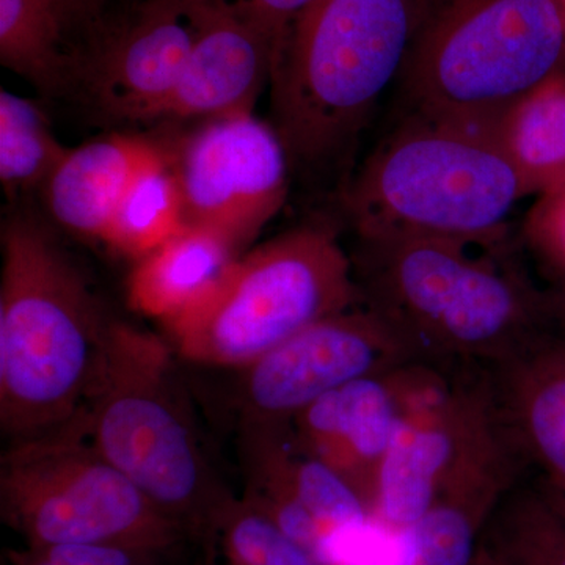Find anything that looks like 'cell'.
I'll list each match as a JSON object with an SVG mask.
<instances>
[{"label": "cell", "instance_id": "6da1fadb", "mask_svg": "<svg viewBox=\"0 0 565 565\" xmlns=\"http://www.w3.org/2000/svg\"><path fill=\"white\" fill-rule=\"evenodd\" d=\"M355 234L360 307L408 363L493 370L550 337L557 323L511 244L481 245L401 232Z\"/></svg>", "mask_w": 565, "mask_h": 565}, {"label": "cell", "instance_id": "7a4b0ae2", "mask_svg": "<svg viewBox=\"0 0 565 565\" xmlns=\"http://www.w3.org/2000/svg\"><path fill=\"white\" fill-rule=\"evenodd\" d=\"M111 323L50 230L22 215L3 225L0 427L10 445L79 423Z\"/></svg>", "mask_w": 565, "mask_h": 565}, {"label": "cell", "instance_id": "3957f363", "mask_svg": "<svg viewBox=\"0 0 565 565\" xmlns=\"http://www.w3.org/2000/svg\"><path fill=\"white\" fill-rule=\"evenodd\" d=\"M433 0H316L275 63L274 128L292 170L322 174L353 148L404 63Z\"/></svg>", "mask_w": 565, "mask_h": 565}, {"label": "cell", "instance_id": "277c9868", "mask_svg": "<svg viewBox=\"0 0 565 565\" xmlns=\"http://www.w3.org/2000/svg\"><path fill=\"white\" fill-rule=\"evenodd\" d=\"M525 188L493 132L416 115L379 141L341 191L353 233L401 232L509 244Z\"/></svg>", "mask_w": 565, "mask_h": 565}, {"label": "cell", "instance_id": "5b68a950", "mask_svg": "<svg viewBox=\"0 0 565 565\" xmlns=\"http://www.w3.org/2000/svg\"><path fill=\"white\" fill-rule=\"evenodd\" d=\"M172 352L156 334L111 323L102 374L77 426L191 537L214 541L236 498L207 463L177 388Z\"/></svg>", "mask_w": 565, "mask_h": 565}, {"label": "cell", "instance_id": "8992f818", "mask_svg": "<svg viewBox=\"0 0 565 565\" xmlns=\"http://www.w3.org/2000/svg\"><path fill=\"white\" fill-rule=\"evenodd\" d=\"M564 71L556 0H433L397 87L404 114L493 132L505 111Z\"/></svg>", "mask_w": 565, "mask_h": 565}, {"label": "cell", "instance_id": "52a82bcc", "mask_svg": "<svg viewBox=\"0 0 565 565\" xmlns=\"http://www.w3.org/2000/svg\"><path fill=\"white\" fill-rule=\"evenodd\" d=\"M356 307L351 253L332 225L308 223L241 256L211 302L167 332L182 359L239 370Z\"/></svg>", "mask_w": 565, "mask_h": 565}, {"label": "cell", "instance_id": "ba28073f", "mask_svg": "<svg viewBox=\"0 0 565 565\" xmlns=\"http://www.w3.org/2000/svg\"><path fill=\"white\" fill-rule=\"evenodd\" d=\"M0 508L28 546L106 545L154 556L191 537L77 426L10 445L0 460Z\"/></svg>", "mask_w": 565, "mask_h": 565}, {"label": "cell", "instance_id": "9c48e42d", "mask_svg": "<svg viewBox=\"0 0 565 565\" xmlns=\"http://www.w3.org/2000/svg\"><path fill=\"white\" fill-rule=\"evenodd\" d=\"M170 159L185 223L214 230L241 250L286 203L288 151L274 125L253 114L204 120Z\"/></svg>", "mask_w": 565, "mask_h": 565}, {"label": "cell", "instance_id": "30bf717a", "mask_svg": "<svg viewBox=\"0 0 565 565\" xmlns=\"http://www.w3.org/2000/svg\"><path fill=\"white\" fill-rule=\"evenodd\" d=\"M407 363L362 307L323 319L237 370L244 430L247 437L291 433L294 419L323 394Z\"/></svg>", "mask_w": 565, "mask_h": 565}, {"label": "cell", "instance_id": "8fae6325", "mask_svg": "<svg viewBox=\"0 0 565 565\" xmlns=\"http://www.w3.org/2000/svg\"><path fill=\"white\" fill-rule=\"evenodd\" d=\"M202 0H141L81 52L76 84L115 120L156 121L200 31Z\"/></svg>", "mask_w": 565, "mask_h": 565}, {"label": "cell", "instance_id": "7c38bea8", "mask_svg": "<svg viewBox=\"0 0 565 565\" xmlns=\"http://www.w3.org/2000/svg\"><path fill=\"white\" fill-rule=\"evenodd\" d=\"M277 58V40L262 22L225 0H202L199 36L158 120L253 114Z\"/></svg>", "mask_w": 565, "mask_h": 565}, {"label": "cell", "instance_id": "4fadbf2b", "mask_svg": "<svg viewBox=\"0 0 565 565\" xmlns=\"http://www.w3.org/2000/svg\"><path fill=\"white\" fill-rule=\"evenodd\" d=\"M393 371L323 394L291 427L294 445L343 476L373 514L379 473L399 419Z\"/></svg>", "mask_w": 565, "mask_h": 565}, {"label": "cell", "instance_id": "5bb4252c", "mask_svg": "<svg viewBox=\"0 0 565 565\" xmlns=\"http://www.w3.org/2000/svg\"><path fill=\"white\" fill-rule=\"evenodd\" d=\"M498 418L541 484L565 492V341L550 337L489 370Z\"/></svg>", "mask_w": 565, "mask_h": 565}, {"label": "cell", "instance_id": "9a60e30c", "mask_svg": "<svg viewBox=\"0 0 565 565\" xmlns=\"http://www.w3.org/2000/svg\"><path fill=\"white\" fill-rule=\"evenodd\" d=\"M163 152L150 140L125 134L70 150L44 185L52 218L66 232L104 243L126 192Z\"/></svg>", "mask_w": 565, "mask_h": 565}, {"label": "cell", "instance_id": "2e32d148", "mask_svg": "<svg viewBox=\"0 0 565 565\" xmlns=\"http://www.w3.org/2000/svg\"><path fill=\"white\" fill-rule=\"evenodd\" d=\"M241 256V248L223 234L185 225L136 263L128 302L170 329L211 302Z\"/></svg>", "mask_w": 565, "mask_h": 565}, {"label": "cell", "instance_id": "e0dca14e", "mask_svg": "<svg viewBox=\"0 0 565 565\" xmlns=\"http://www.w3.org/2000/svg\"><path fill=\"white\" fill-rule=\"evenodd\" d=\"M520 475L494 471L449 486L411 525L393 533L386 565H471L490 519Z\"/></svg>", "mask_w": 565, "mask_h": 565}, {"label": "cell", "instance_id": "ac0fdd59", "mask_svg": "<svg viewBox=\"0 0 565 565\" xmlns=\"http://www.w3.org/2000/svg\"><path fill=\"white\" fill-rule=\"evenodd\" d=\"M61 0H0V62L44 93L76 84L81 50Z\"/></svg>", "mask_w": 565, "mask_h": 565}, {"label": "cell", "instance_id": "d6986e66", "mask_svg": "<svg viewBox=\"0 0 565 565\" xmlns=\"http://www.w3.org/2000/svg\"><path fill=\"white\" fill-rule=\"evenodd\" d=\"M526 196L565 182V71L514 104L493 129Z\"/></svg>", "mask_w": 565, "mask_h": 565}, {"label": "cell", "instance_id": "ffe728a7", "mask_svg": "<svg viewBox=\"0 0 565 565\" xmlns=\"http://www.w3.org/2000/svg\"><path fill=\"white\" fill-rule=\"evenodd\" d=\"M185 225L177 173L170 154L163 152L126 192L104 244L139 262L172 239Z\"/></svg>", "mask_w": 565, "mask_h": 565}, {"label": "cell", "instance_id": "44dd1931", "mask_svg": "<svg viewBox=\"0 0 565 565\" xmlns=\"http://www.w3.org/2000/svg\"><path fill=\"white\" fill-rule=\"evenodd\" d=\"M484 542L501 565H565V520L539 484L505 494Z\"/></svg>", "mask_w": 565, "mask_h": 565}, {"label": "cell", "instance_id": "7402d4cb", "mask_svg": "<svg viewBox=\"0 0 565 565\" xmlns=\"http://www.w3.org/2000/svg\"><path fill=\"white\" fill-rule=\"evenodd\" d=\"M68 151L35 103L0 92V181L7 193L46 185Z\"/></svg>", "mask_w": 565, "mask_h": 565}, {"label": "cell", "instance_id": "603a6c76", "mask_svg": "<svg viewBox=\"0 0 565 565\" xmlns=\"http://www.w3.org/2000/svg\"><path fill=\"white\" fill-rule=\"evenodd\" d=\"M214 541L221 546L223 565H322L245 500L230 505Z\"/></svg>", "mask_w": 565, "mask_h": 565}, {"label": "cell", "instance_id": "cb8c5ba5", "mask_svg": "<svg viewBox=\"0 0 565 565\" xmlns=\"http://www.w3.org/2000/svg\"><path fill=\"white\" fill-rule=\"evenodd\" d=\"M522 241L555 282L553 292H565V182L537 196L522 223Z\"/></svg>", "mask_w": 565, "mask_h": 565}, {"label": "cell", "instance_id": "d4e9b609", "mask_svg": "<svg viewBox=\"0 0 565 565\" xmlns=\"http://www.w3.org/2000/svg\"><path fill=\"white\" fill-rule=\"evenodd\" d=\"M7 557L11 565H145L150 556L106 545H25Z\"/></svg>", "mask_w": 565, "mask_h": 565}, {"label": "cell", "instance_id": "484cf974", "mask_svg": "<svg viewBox=\"0 0 565 565\" xmlns=\"http://www.w3.org/2000/svg\"><path fill=\"white\" fill-rule=\"evenodd\" d=\"M225 2L232 3L237 10L262 22L277 40L278 55H280L294 21L316 0H225Z\"/></svg>", "mask_w": 565, "mask_h": 565}, {"label": "cell", "instance_id": "4316f807", "mask_svg": "<svg viewBox=\"0 0 565 565\" xmlns=\"http://www.w3.org/2000/svg\"><path fill=\"white\" fill-rule=\"evenodd\" d=\"M74 29H85L90 39L104 25L106 0H61Z\"/></svg>", "mask_w": 565, "mask_h": 565}, {"label": "cell", "instance_id": "83f0119b", "mask_svg": "<svg viewBox=\"0 0 565 565\" xmlns=\"http://www.w3.org/2000/svg\"><path fill=\"white\" fill-rule=\"evenodd\" d=\"M541 489L544 490L545 497L548 498L550 503L553 504V508L559 512L561 516L565 520V492H559V490L548 489V487L542 486L539 482Z\"/></svg>", "mask_w": 565, "mask_h": 565}, {"label": "cell", "instance_id": "f1b7e54d", "mask_svg": "<svg viewBox=\"0 0 565 565\" xmlns=\"http://www.w3.org/2000/svg\"><path fill=\"white\" fill-rule=\"evenodd\" d=\"M471 565H501L494 557L492 550L486 544L484 537H482L481 546H479L478 555H476L473 564Z\"/></svg>", "mask_w": 565, "mask_h": 565}, {"label": "cell", "instance_id": "f546056e", "mask_svg": "<svg viewBox=\"0 0 565 565\" xmlns=\"http://www.w3.org/2000/svg\"><path fill=\"white\" fill-rule=\"evenodd\" d=\"M553 299H555L557 323L565 326V292H553Z\"/></svg>", "mask_w": 565, "mask_h": 565}, {"label": "cell", "instance_id": "4dcf8cb0", "mask_svg": "<svg viewBox=\"0 0 565 565\" xmlns=\"http://www.w3.org/2000/svg\"><path fill=\"white\" fill-rule=\"evenodd\" d=\"M557 7H559L561 13H563V18L565 21V0H556Z\"/></svg>", "mask_w": 565, "mask_h": 565}]
</instances>
